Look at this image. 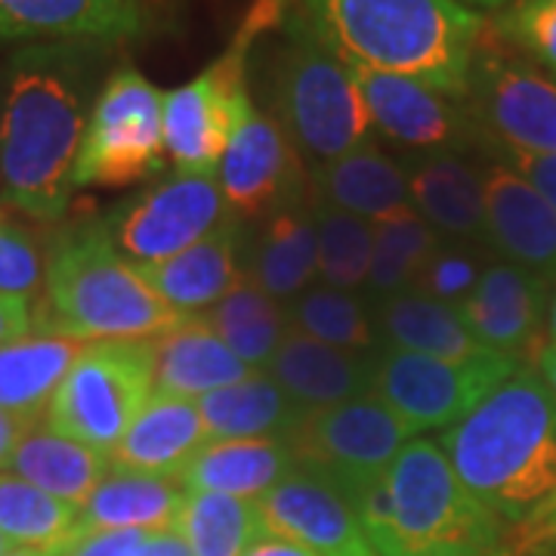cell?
Instances as JSON below:
<instances>
[{
    "instance_id": "24",
    "label": "cell",
    "mask_w": 556,
    "mask_h": 556,
    "mask_svg": "<svg viewBox=\"0 0 556 556\" xmlns=\"http://www.w3.org/2000/svg\"><path fill=\"white\" fill-rule=\"evenodd\" d=\"M288 439H214L192 457L177 482L186 492H214L257 501L294 470Z\"/></svg>"
},
{
    "instance_id": "13",
    "label": "cell",
    "mask_w": 556,
    "mask_h": 556,
    "mask_svg": "<svg viewBox=\"0 0 556 556\" xmlns=\"http://www.w3.org/2000/svg\"><path fill=\"white\" fill-rule=\"evenodd\" d=\"M217 170L219 192L236 217L269 219L285 207L309 201V177L294 142L254 102L236 124Z\"/></svg>"
},
{
    "instance_id": "27",
    "label": "cell",
    "mask_w": 556,
    "mask_h": 556,
    "mask_svg": "<svg viewBox=\"0 0 556 556\" xmlns=\"http://www.w3.org/2000/svg\"><path fill=\"white\" fill-rule=\"evenodd\" d=\"M375 331L380 350L433 358H477L489 353L470 334L457 306L427 298L415 288L375 303Z\"/></svg>"
},
{
    "instance_id": "30",
    "label": "cell",
    "mask_w": 556,
    "mask_h": 556,
    "mask_svg": "<svg viewBox=\"0 0 556 556\" xmlns=\"http://www.w3.org/2000/svg\"><path fill=\"white\" fill-rule=\"evenodd\" d=\"M84 346L56 334H28L0 346V408L40 420Z\"/></svg>"
},
{
    "instance_id": "49",
    "label": "cell",
    "mask_w": 556,
    "mask_h": 556,
    "mask_svg": "<svg viewBox=\"0 0 556 556\" xmlns=\"http://www.w3.org/2000/svg\"><path fill=\"white\" fill-rule=\"evenodd\" d=\"M547 343H556V291L551 298V309H547Z\"/></svg>"
},
{
    "instance_id": "34",
    "label": "cell",
    "mask_w": 556,
    "mask_h": 556,
    "mask_svg": "<svg viewBox=\"0 0 556 556\" xmlns=\"http://www.w3.org/2000/svg\"><path fill=\"white\" fill-rule=\"evenodd\" d=\"M288 328L306 338L338 346L358 356H375L380 350L375 331V309H368L353 291L338 288H306L285 306Z\"/></svg>"
},
{
    "instance_id": "21",
    "label": "cell",
    "mask_w": 556,
    "mask_h": 556,
    "mask_svg": "<svg viewBox=\"0 0 556 556\" xmlns=\"http://www.w3.org/2000/svg\"><path fill=\"white\" fill-rule=\"evenodd\" d=\"M266 375L276 380L303 412L331 408V405L371 393V356H358V353L318 343L294 328L285 331L276 356L266 365Z\"/></svg>"
},
{
    "instance_id": "50",
    "label": "cell",
    "mask_w": 556,
    "mask_h": 556,
    "mask_svg": "<svg viewBox=\"0 0 556 556\" xmlns=\"http://www.w3.org/2000/svg\"><path fill=\"white\" fill-rule=\"evenodd\" d=\"M7 556H56V551H38V547H10Z\"/></svg>"
},
{
    "instance_id": "45",
    "label": "cell",
    "mask_w": 556,
    "mask_h": 556,
    "mask_svg": "<svg viewBox=\"0 0 556 556\" xmlns=\"http://www.w3.org/2000/svg\"><path fill=\"white\" fill-rule=\"evenodd\" d=\"M139 556H192V551L177 532H152Z\"/></svg>"
},
{
    "instance_id": "43",
    "label": "cell",
    "mask_w": 556,
    "mask_h": 556,
    "mask_svg": "<svg viewBox=\"0 0 556 556\" xmlns=\"http://www.w3.org/2000/svg\"><path fill=\"white\" fill-rule=\"evenodd\" d=\"M35 331V309L28 298L0 294V346L28 338Z\"/></svg>"
},
{
    "instance_id": "32",
    "label": "cell",
    "mask_w": 556,
    "mask_h": 556,
    "mask_svg": "<svg viewBox=\"0 0 556 556\" xmlns=\"http://www.w3.org/2000/svg\"><path fill=\"white\" fill-rule=\"evenodd\" d=\"M201 316L251 371H260L273 362L288 331L285 306H278V300L269 298L248 273H241L236 288Z\"/></svg>"
},
{
    "instance_id": "36",
    "label": "cell",
    "mask_w": 556,
    "mask_h": 556,
    "mask_svg": "<svg viewBox=\"0 0 556 556\" xmlns=\"http://www.w3.org/2000/svg\"><path fill=\"white\" fill-rule=\"evenodd\" d=\"M78 514V507L47 495L38 485L0 473V535L13 547L60 551L75 535Z\"/></svg>"
},
{
    "instance_id": "2",
    "label": "cell",
    "mask_w": 556,
    "mask_h": 556,
    "mask_svg": "<svg viewBox=\"0 0 556 556\" xmlns=\"http://www.w3.org/2000/svg\"><path fill=\"white\" fill-rule=\"evenodd\" d=\"M439 448L467 492L504 526H517L556 492V396L535 368L519 365Z\"/></svg>"
},
{
    "instance_id": "1",
    "label": "cell",
    "mask_w": 556,
    "mask_h": 556,
    "mask_svg": "<svg viewBox=\"0 0 556 556\" xmlns=\"http://www.w3.org/2000/svg\"><path fill=\"white\" fill-rule=\"evenodd\" d=\"M105 47L97 40L31 43L3 72L0 186L28 217L53 223L68 211Z\"/></svg>"
},
{
    "instance_id": "44",
    "label": "cell",
    "mask_w": 556,
    "mask_h": 556,
    "mask_svg": "<svg viewBox=\"0 0 556 556\" xmlns=\"http://www.w3.org/2000/svg\"><path fill=\"white\" fill-rule=\"evenodd\" d=\"M35 424L38 420H28V417H20L0 408V473L10 467V460H13L16 448L22 445V439L35 430Z\"/></svg>"
},
{
    "instance_id": "5",
    "label": "cell",
    "mask_w": 556,
    "mask_h": 556,
    "mask_svg": "<svg viewBox=\"0 0 556 556\" xmlns=\"http://www.w3.org/2000/svg\"><path fill=\"white\" fill-rule=\"evenodd\" d=\"M266 65V102L300 159L334 161L371 142V118L350 62L300 10L278 25Z\"/></svg>"
},
{
    "instance_id": "14",
    "label": "cell",
    "mask_w": 556,
    "mask_h": 556,
    "mask_svg": "<svg viewBox=\"0 0 556 556\" xmlns=\"http://www.w3.org/2000/svg\"><path fill=\"white\" fill-rule=\"evenodd\" d=\"M371 127L380 137L424 152H457L467 146L482 149V130L470 115L467 102L445 97L433 87L405 75H387L350 62Z\"/></svg>"
},
{
    "instance_id": "29",
    "label": "cell",
    "mask_w": 556,
    "mask_h": 556,
    "mask_svg": "<svg viewBox=\"0 0 556 556\" xmlns=\"http://www.w3.org/2000/svg\"><path fill=\"white\" fill-rule=\"evenodd\" d=\"M109 470H112V457L90 445H80L75 439L60 437L50 427L43 430L35 427L22 439L7 467V473L38 485L47 495L60 497L78 510L97 492L102 479L109 477Z\"/></svg>"
},
{
    "instance_id": "33",
    "label": "cell",
    "mask_w": 556,
    "mask_h": 556,
    "mask_svg": "<svg viewBox=\"0 0 556 556\" xmlns=\"http://www.w3.org/2000/svg\"><path fill=\"white\" fill-rule=\"evenodd\" d=\"M174 532L192 556H244L269 535L257 501L214 492H186Z\"/></svg>"
},
{
    "instance_id": "37",
    "label": "cell",
    "mask_w": 556,
    "mask_h": 556,
    "mask_svg": "<svg viewBox=\"0 0 556 556\" xmlns=\"http://www.w3.org/2000/svg\"><path fill=\"white\" fill-rule=\"evenodd\" d=\"M309 207L316 223V266L321 285L338 291L365 288L371 269L375 223L353 217L321 201H313Z\"/></svg>"
},
{
    "instance_id": "7",
    "label": "cell",
    "mask_w": 556,
    "mask_h": 556,
    "mask_svg": "<svg viewBox=\"0 0 556 556\" xmlns=\"http://www.w3.org/2000/svg\"><path fill=\"white\" fill-rule=\"evenodd\" d=\"M152 393V340H97L80 350L50 399L47 427L102 455H112Z\"/></svg>"
},
{
    "instance_id": "46",
    "label": "cell",
    "mask_w": 556,
    "mask_h": 556,
    "mask_svg": "<svg viewBox=\"0 0 556 556\" xmlns=\"http://www.w3.org/2000/svg\"><path fill=\"white\" fill-rule=\"evenodd\" d=\"M244 556H321V554L309 551V547H300V544H294V541L266 535L263 541H257V544H254V547H251Z\"/></svg>"
},
{
    "instance_id": "39",
    "label": "cell",
    "mask_w": 556,
    "mask_h": 556,
    "mask_svg": "<svg viewBox=\"0 0 556 556\" xmlns=\"http://www.w3.org/2000/svg\"><path fill=\"white\" fill-rule=\"evenodd\" d=\"M482 273H485V266L467 241H439V248L430 254V260L424 263V269L417 276L415 291L442 300V303L460 306L473 294Z\"/></svg>"
},
{
    "instance_id": "41",
    "label": "cell",
    "mask_w": 556,
    "mask_h": 556,
    "mask_svg": "<svg viewBox=\"0 0 556 556\" xmlns=\"http://www.w3.org/2000/svg\"><path fill=\"white\" fill-rule=\"evenodd\" d=\"M482 149L492 152L497 164L510 167L514 174L526 179L538 195L556 211V155L519 152V149H504V146H492V142H482Z\"/></svg>"
},
{
    "instance_id": "26",
    "label": "cell",
    "mask_w": 556,
    "mask_h": 556,
    "mask_svg": "<svg viewBox=\"0 0 556 556\" xmlns=\"http://www.w3.org/2000/svg\"><path fill=\"white\" fill-rule=\"evenodd\" d=\"M182 501H186V489L177 479L112 467L109 477L102 479L97 492L80 507L75 535L115 532V529L174 532Z\"/></svg>"
},
{
    "instance_id": "3",
    "label": "cell",
    "mask_w": 556,
    "mask_h": 556,
    "mask_svg": "<svg viewBox=\"0 0 556 556\" xmlns=\"http://www.w3.org/2000/svg\"><path fill=\"white\" fill-rule=\"evenodd\" d=\"M298 10L346 62L467 100L485 31L473 10L455 0H298Z\"/></svg>"
},
{
    "instance_id": "23",
    "label": "cell",
    "mask_w": 556,
    "mask_h": 556,
    "mask_svg": "<svg viewBox=\"0 0 556 556\" xmlns=\"http://www.w3.org/2000/svg\"><path fill=\"white\" fill-rule=\"evenodd\" d=\"M309 199L368 223H380L412 207L405 164L383 155L375 142L316 164L309 174Z\"/></svg>"
},
{
    "instance_id": "8",
    "label": "cell",
    "mask_w": 556,
    "mask_h": 556,
    "mask_svg": "<svg viewBox=\"0 0 556 556\" xmlns=\"http://www.w3.org/2000/svg\"><path fill=\"white\" fill-rule=\"evenodd\" d=\"M164 93L137 68L121 65L100 87L78 161L75 189H121L164 167Z\"/></svg>"
},
{
    "instance_id": "25",
    "label": "cell",
    "mask_w": 556,
    "mask_h": 556,
    "mask_svg": "<svg viewBox=\"0 0 556 556\" xmlns=\"http://www.w3.org/2000/svg\"><path fill=\"white\" fill-rule=\"evenodd\" d=\"M152 346H155V390L161 393L201 399L254 375L211 331L204 316H186L174 331L152 340Z\"/></svg>"
},
{
    "instance_id": "20",
    "label": "cell",
    "mask_w": 556,
    "mask_h": 556,
    "mask_svg": "<svg viewBox=\"0 0 556 556\" xmlns=\"http://www.w3.org/2000/svg\"><path fill=\"white\" fill-rule=\"evenodd\" d=\"M402 164L412 207L439 236L485 244V186L479 167L457 152H424Z\"/></svg>"
},
{
    "instance_id": "38",
    "label": "cell",
    "mask_w": 556,
    "mask_h": 556,
    "mask_svg": "<svg viewBox=\"0 0 556 556\" xmlns=\"http://www.w3.org/2000/svg\"><path fill=\"white\" fill-rule=\"evenodd\" d=\"M495 35L556 75V0H510Z\"/></svg>"
},
{
    "instance_id": "22",
    "label": "cell",
    "mask_w": 556,
    "mask_h": 556,
    "mask_svg": "<svg viewBox=\"0 0 556 556\" xmlns=\"http://www.w3.org/2000/svg\"><path fill=\"white\" fill-rule=\"evenodd\" d=\"M207 442L199 402L155 390L109 457L121 470L177 479Z\"/></svg>"
},
{
    "instance_id": "16",
    "label": "cell",
    "mask_w": 556,
    "mask_h": 556,
    "mask_svg": "<svg viewBox=\"0 0 556 556\" xmlns=\"http://www.w3.org/2000/svg\"><path fill=\"white\" fill-rule=\"evenodd\" d=\"M257 507L269 535L321 556H378L353 504L316 473L294 467L276 489L257 497Z\"/></svg>"
},
{
    "instance_id": "47",
    "label": "cell",
    "mask_w": 556,
    "mask_h": 556,
    "mask_svg": "<svg viewBox=\"0 0 556 556\" xmlns=\"http://www.w3.org/2000/svg\"><path fill=\"white\" fill-rule=\"evenodd\" d=\"M532 368L538 371V378L551 387V393L556 396V343H544L532 358Z\"/></svg>"
},
{
    "instance_id": "31",
    "label": "cell",
    "mask_w": 556,
    "mask_h": 556,
    "mask_svg": "<svg viewBox=\"0 0 556 556\" xmlns=\"http://www.w3.org/2000/svg\"><path fill=\"white\" fill-rule=\"evenodd\" d=\"M316 223L313 207L294 204L266 219L248 276L273 300H294L316 278Z\"/></svg>"
},
{
    "instance_id": "17",
    "label": "cell",
    "mask_w": 556,
    "mask_h": 556,
    "mask_svg": "<svg viewBox=\"0 0 556 556\" xmlns=\"http://www.w3.org/2000/svg\"><path fill=\"white\" fill-rule=\"evenodd\" d=\"M485 244L507 263L556 285V211L510 167H482Z\"/></svg>"
},
{
    "instance_id": "40",
    "label": "cell",
    "mask_w": 556,
    "mask_h": 556,
    "mask_svg": "<svg viewBox=\"0 0 556 556\" xmlns=\"http://www.w3.org/2000/svg\"><path fill=\"white\" fill-rule=\"evenodd\" d=\"M43 276L47 263L40 257L38 241L0 211V294L38 298L43 291Z\"/></svg>"
},
{
    "instance_id": "42",
    "label": "cell",
    "mask_w": 556,
    "mask_h": 556,
    "mask_svg": "<svg viewBox=\"0 0 556 556\" xmlns=\"http://www.w3.org/2000/svg\"><path fill=\"white\" fill-rule=\"evenodd\" d=\"M152 532L115 529V532H84L65 541L56 556H139Z\"/></svg>"
},
{
    "instance_id": "11",
    "label": "cell",
    "mask_w": 556,
    "mask_h": 556,
    "mask_svg": "<svg viewBox=\"0 0 556 556\" xmlns=\"http://www.w3.org/2000/svg\"><path fill=\"white\" fill-rule=\"evenodd\" d=\"M464 102L482 130V142L556 155V80L485 38H479Z\"/></svg>"
},
{
    "instance_id": "15",
    "label": "cell",
    "mask_w": 556,
    "mask_h": 556,
    "mask_svg": "<svg viewBox=\"0 0 556 556\" xmlns=\"http://www.w3.org/2000/svg\"><path fill=\"white\" fill-rule=\"evenodd\" d=\"M551 298V281L501 260L485 266L473 294L457 309L482 350L510 358H535L544 346L541 331L547 328Z\"/></svg>"
},
{
    "instance_id": "10",
    "label": "cell",
    "mask_w": 556,
    "mask_h": 556,
    "mask_svg": "<svg viewBox=\"0 0 556 556\" xmlns=\"http://www.w3.org/2000/svg\"><path fill=\"white\" fill-rule=\"evenodd\" d=\"M412 430L375 393L331 408L306 412L288 439L294 464L331 482L340 495H356L362 485L387 473V467L412 442Z\"/></svg>"
},
{
    "instance_id": "52",
    "label": "cell",
    "mask_w": 556,
    "mask_h": 556,
    "mask_svg": "<svg viewBox=\"0 0 556 556\" xmlns=\"http://www.w3.org/2000/svg\"><path fill=\"white\" fill-rule=\"evenodd\" d=\"M10 547H13V544H10L7 538L0 535V556H7V551H10Z\"/></svg>"
},
{
    "instance_id": "18",
    "label": "cell",
    "mask_w": 556,
    "mask_h": 556,
    "mask_svg": "<svg viewBox=\"0 0 556 556\" xmlns=\"http://www.w3.org/2000/svg\"><path fill=\"white\" fill-rule=\"evenodd\" d=\"M142 0H0V40L118 43L146 31Z\"/></svg>"
},
{
    "instance_id": "48",
    "label": "cell",
    "mask_w": 556,
    "mask_h": 556,
    "mask_svg": "<svg viewBox=\"0 0 556 556\" xmlns=\"http://www.w3.org/2000/svg\"><path fill=\"white\" fill-rule=\"evenodd\" d=\"M460 7H467V10H473V13H482V10H504L510 0H455Z\"/></svg>"
},
{
    "instance_id": "28",
    "label": "cell",
    "mask_w": 556,
    "mask_h": 556,
    "mask_svg": "<svg viewBox=\"0 0 556 556\" xmlns=\"http://www.w3.org/2000/svg\"><path fill=\"white\" fill-rule=\"evenodd\" d=\"M207 439H263L291 437L306 412L288 396L276 380L254 371L248 380L214 390L199 399Z\"/></svg>"
},
{
    "instance_id": "12",
    "label": "cell",
    "mask_w": 556,
    "mask_h": 556,
    "mask_svg": "<svg viewBox=\"0 0 556 556\" xmlns=\"http://www.w3.org/2000/svg\"><path fill=\"white\" fill-rule=\"evenodd\" d=\"M232 217L219 182L204 174H177L139 192L105 219L112 241L134 263H161L211 236Z\"/></svg>"
},
{
    "instance_id": "19",
    "label": "cell",
    "mask_w": 556,
    "mask_h": 556,
    "mask_svg": "<svg viewBox=\"0 0 556 556\" xmlns=\"http://www.w3.org/2000/svg\"><path fill=\"white\" fill-rule=\"evenodd\" d=\"M239 219L229 217L211 236L161 263H137L142 281L182 316L207 313L226 298L239 273Z\"/></svg>"
},
{
    "instance_id": "35",
    "label": "cell",
    "mask_w": 556,
    "mask_h": 556,
    "mask_svg": "<svg viewBox=\"0 0 556 556\" xmlns=\"http://www.w3.org/2000/svg\"><path fill=\"white\" fill-rule=\"evenodd\" d=\"M437 229L417 214L415 207L375 223V248H371V269H368V298L387 300L415 288L424 263L439 248Z\"/></svg>"
},
{
    "instance_id": "9",
    "label": "cell",
    "mask_w": 556,
    "mask_h": 556,
    "mask_svg": "<svg viewBox=\"0 0 556 556\" xmlns=\"http://www.w3.org/2000/svg\"><path fill=\"white\" fill-rule=\"evenodd\" d=\"M519 371V358L482 353L477 358H433L402 350L371 356V393L402 417L412 433L448 430Z\"/></svg>"
},
{
    "instance_id": "51",
    "label": "cell",
    "mask_w": 556,
    "mask_h": 556,
    "mask_svg": "<svg viewBox=\"0 0 556 556\" xmlns=\"http://www.w3.org/2000/svg\"><path fill=\"white\" fill-rule=\"evenodd\" d=\"M473 556H514V554H507L504 547H497V551H485V554H473Z\"/></svg>"
},
{
    "instance_id": "6",
    "label": "cell",
    "mask_w": 556,
    "mask_h": 556,
    "mask_svg": "<svg viewBox=\"0 0 556 556\" xmlns=\"http://www.w3.org/2000/svg\"><path fill=\"white\" fill-rule=\"evenodd\" d=\"M383 479L390 522L371 541L378 556H473L504 544L507 526L467 492L433 439L405 442Z\"/></svg>"
},
{
    "instance_id": "4",
    "label": "cell",
    "mask_w": 556,
    "mask_h": 556,
    "mask_svg": "<svg viewBox=\"0 0 556 556\" xmlns=\"http://www.w3.org/2000/svg\"><path fill=\"white\" fill-rule=\"evenodd\" d=\"M182 318L142 281L102 219H80L56 236L47 254L43 300L35 309L38 334L80 343L155 340Z\"/></svg>"
}]
</instances>
